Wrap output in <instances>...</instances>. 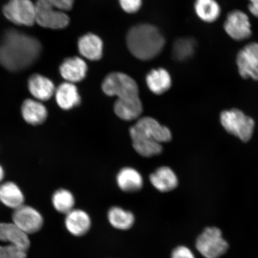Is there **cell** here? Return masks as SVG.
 Returning a JSON list of instances; mask_svg holds the SVG:
<instances>
[{
	"label": "cell",
	"instance_id": "484cf974",
	"mask_svg": "<svg viewBox=\"0 0 258 258\" xmlns=\"http://www.w3.org/2000/svg\"><path fill=\"white\" fill-rule=\"evenodd\" d=\"M108 220L114 228L127 230L133 227L135 219L134 215L131 211L114 206L108 211Z\"/></svg>",
	"mask_w": 258,
	"mask_h": 258
},
{
	"label": "cell",
	"instance_id": "ac0fdd59",
	"mask_svg": "<svg viewBox=\"0 0 258 258\" xmlns=\"http://www.w3.org/2000/svg\"><path fill=\"white\" fill-rule=\"evenodd\" d=\"M28 87L31 95L40 102L48 101L56 90L52 81L38 74H33L29 78Z\"/></svg>",
	"mask_w": 258,
	"mask_h": 258
},
{
	"label": "cell",
	"instance_id": "d6986e66",
	"mask_svg": "<svg viewBox=\"0 0 258 258\" xmlns=\"http://www.w3.org/2000/svg\"><path fill=\"white\" fill-rule=\"evenodd\" d=\"M150 181L157 191L168 192L178 186L179 180L174 171L167 166H161L150 175Z\"/></svg>",
	"mask_w": 258,
	"mask_h": 258
},
{
	"label": "cell",
	"instance_id": "7402d4cb",
	"mask_svg": "<svg viewBox=\"0 0 258 258\" xmlns=\"http://www.w3.org/2000/svg\"><path fill=\"white\" fill-rule=\"evenodd\" d=\"M194 11L199 20L208 24L218 21L222 12L221 6L217 0H195Z\"/></svg>",
	"mask_w": 258,
	"mask_h": 258
},
{
	"label": "cell",
	"instance_id": "cb8c5ba5",
	"mask_svg": "<svg viewBox=\"0 0 258 258\" xmlns=\"http://www.w3.org/2000/svg\"><path fill=\"white\" fill-rule=\"evenodd\" d=\"M79 52L90 60L101 59L103 54V42L98 35L89 33L84 35L78 41Z\"/></svg>",
	"mask_w": 258,
	"mask_h": 258
},
{
	"label": "cell",
	"instance_id": "7a4b0ae2",
	"mask_svg": "<svg viewBox=\"0 0 258 258\" xmlns=\"http://www.w3.org/2000/svg\"><path fill=\"white\" fill-rule=\"evenodd\" d=\"M128 50L142 60L153 59L163 50L165 40L159 29L150 24H139L128 31L126 37Z\"/></svg>",
	"mask_w": 258,
	"mask_h": 258
},
{
	"label": "cell",
	"instance_id": "1f68e13d",
	"mask_svg": "<svg viewBox=\"0 0 258 258\" xmlns=\"http://www.w3.org/2000/svg\"><path fill=\"white\" fill-rule=\"evenodd\" d=\"M172 258H196L189 248L180 246L175 248L172 253Z\"/></svg>",
	"mask_w": 258,
	"mask_h": 258
},
{
	"label": "cell",
	"instance_id": "277c9868",
	"mask_svg": "<svg viewBox=\"0 0 258 258\" xmlns=\"http://www.w3.org/2000/svg\"><path fill=\"white\" fill-rule=\"evenodd\" d=\"M102 91L118 99L139 96V88L135 81L127 74L112 73L106 76L102 84Z\"/></svg>",
	"mask_w": 258,
	"mask_h": 258
},
{
	"label": "cell",
	"instance_id": "ffe728a7",
	"mask_svg": "<svg viewBox=\"0 0 258 258\" xmlns=\"http://www.w3.org/2000/svg\"><path fill=\"white\" fill-rule=\"evenodd\" d=\"M56 102L60 109L64 111L71 110L81 104L79 90L74 83L64 82L58 87L54 93Z\"/></svg>",
	"mask_w": 258,
	"mask_h": 258
},
{
	"label": "cell",
	"instance_id": "f546056e",
	"mask_svg": "<svg viewBox=\"0 0 258 258\" xmlns=\"http://www.w3.org/2000/svg\"><path fill=\"white\" fill-rule=\"evenodd\" d=\"M57 11L66 12L73 8L74 0H41Z\"/></svg>",
	"mask_w": 258,
	"mask_h": 258
},
{
	"label": "cell",
	"instance_id": "44dd1931",
	"mask_svg": "<svg viewBox=\"0 0 258 258\" xmlns=\"http://www.w3.org/2000/svg\"><path fill=\"white\" fill-rule=\"evenodd\" d=\"M116 181L122 191L134 193L143 188L144 179L140 172L131 167H125L119 171Z\"/></svg>",
	"mask_w": 258,
	"mask_h": 258
},
{
	"label": "cell",
	"instance_id": "83f0119b",
	"mask_svg": "<svg viewBox=\"0 0 258 258\" xmlns=\"http://www.w3.org/2000/svg\"><path fill=\"white\" fill-rule=\"evenodd\" d=\"M196 43L191 38H181L173 44V57L177 61H184L191 57L195 53Z\"/></svg>",
	"mask_w": 258,
	"mask_h": 258
},
{
	"label": "cell",
	"instance_id": "8fae6325",
	"mask_svg": "<svg viewBox=\"0 0 258 258\" xmlns=\"http://www.w3.org/2000/svg\"><path fill=\"white\" fill-rule=\"evenodd\" d=\"M134 126L145 136L160 144L169 143L172 140V135L170 129L153 117H141Z\"/></svg>",
	"mask_w": 258,
	"mask_h": 258
},
{
	"label": "cell",
	"instance_id": "8992f818",
	"mask_svg": "<svg viewBox=\"0 0 258 258\" xmlns=\"http://www.w3.org/2000/svg\"><path fill=\"white\" fill-rule=\"evenodd\" d=\"M196 247L205 258H219L227 251L228 244L219 228L208 227L199 235Z\"/></svg>",
	"mask_w": 258,
	"mask_h": 258
},
{
	"label": "cell",
	"instance_id": "3957f363",
	"mask_svg": "<svg viewBox=\"0 0 258 258\" xmlns=\"http://www.w3.org/2000/svg\"><path fill=\"white\" fill-rule=\"evenodd\" d=\"M220 120L228 133L239 138L243 143H247L252 137L254 121L240 109L233 108L222 111Z\"/></svg>",
	"mask_w": 258,
	"mask_h": 258
},
{
	"label": "cell",
	"instance_id": "d4e9b609",
	"mask_svg": "<svg viewBox=\"0 0 258 258\" xmlns=\"http://www.w3.org/2000/svg\"><path fill=\"white\" fill-rule=\"evenodd\" d=\"M148 88L154 94L160 95L168 91L172 86L170 74L164 69L153 70L146 77Z\"/></svg>",
	"mask_w": 258,
	"mask_h": 258
},
{
	"label": "cell",
	"instance_id": "30bf717a",
	"mask_svg": "<svg viewBox=\"0 0 258 258\" xmlns=\"http://www.w3.org/2000/svg\"><path fill=\"white\" fill-rule=\"evenodd\" d=\"M35 5L36 9L35 22L41 27L59 30L69 24L70 18L64 12L50 7L41 0H37Z\"/></svg>",
	"mask_w": 258,
	"mask_h": 258
},
{
	"label": "cell",
	"instance_id": "9c48e42d",
	"mask_svg": "<svg viewBox=\"0 0 258 258\" xmlns=\"http://www.w3.org/2000/svg\"><path fill=\"white\" fill-rule=\"evenodd\" d=\"M12 222L28 235L37 233L44 225L43 215L32 206L24 205L14 210Z\"/></svg>",
	"mask_w": 258,
	"mask_h": 258
},
{
	"label": "cell",
	"instance_id": "d6a6232c",
	"mask_svg": "<svg viewBox=\"0 0 258 258\" xmlns=\"http://www.w3.org/2000/svg\"><path fill=\"white\" fill-rule=\"evenodd\" d=\"M247 10L249 14L258 19V0H248Z\"/></svg>",
	"mask_w": 258,
	"mask_h": 258
},
{
	"label": "cell",
	"instance_id": "e0dca14e",
	"mask_svg": "<svg viewBox=\"0 0 258 258\" xmlns=\"http://www.w3.org/2000/svg\"><path fill=\"white\" fill-rule=\"evenodd\" d=\"M0 241L27 251L31 245L29 235L13 222H0Z\"/></svg>",
	"mask_w": 258,
	"mask_h": 258
},
{
	"label": "cell",
	"instance_id": "5b68a950",
	"mask_svg": "<svg viewBox=\"0 0 258 258\" xmlns=\"http://www.w3.org/2000/svg\"><path fill=\"white\" fill-rule=\"evenodd\" d=\"M225 34L237 42L249 40L252 35V26L249 15L240 9L228 13L223 24Z\"/></svg>",
	"mask_w": 258,
	"mask_h": 258
},
{
	"label": "cell",
	"instance_id": "836d02e7",
	"mask_svg": "<svg viewBox=\"0 0 258 258\" xmlns=\"http://www.w3.org/2000/svg\"><path fill=\"white\" fill-rule=\"evenodd\" d=\"M5 177V171L3 167L0 164V184L3 182V180H4Z\"/></svg>",
	"mask_w": 258,
	"mask_h": 258
},
{
	"label": "cell",
	"instance_id": "52a82bcc",
	"mask_svg": "<svg viewBox=\"0 0 258 258\" xmlns=\"http://www.w3.org/2000/svg\"><path fill=\"white\" fill-rule=\"evenodd\" d=\"M3 14L13 23L31 27L36 19V9L31 0H9L3 9Z\"/></svg>",
	"mask_w": 258,
	"mask_h": 258
},
{
	"label": "cell",
	"instance_id": "6da1fadb",
	"mask_svg": "<svg viewBox=\"0 0 258 258\" xmlns=\"http://www.w3.org/2000/svg\"><path fill=\"white\" fill-rule=\"evenodd\" d=\"M41 45L37 38L9 30L0 42V64L12 72L28 69L39 57Z\"/></svg>",
	"mask_w": 258,
	"mask_h": 258
},
{
	"label": "cell",
	"instance_id": "7c38bea8",
	"mask_svg": "<svg viewBox=\"0 0 258 258\" xmlns=\"http://www.w3.org/2000/svg\"><path fill=\"white\" fill-rule=\"evenodd\" d=\"M129 134L134 149L141 156L150 158L158 156L162 153V144L145 136L134 125L129 128Z\"/></svg>",
	"mask_w": 258,
	"mask_h": 258
},
{
	"label": "cell",
	"instance_id": "5bb4252c",
	"mask_svg": "<svg viewBox=\"0 0 258 258\" xmlns=\"http://www.w3.org/2000/svg\"><path fill=\"white\" fill-rule=\"evenodd\" d=\"M66 215L64 226L71 234L81 237L88 233L92 221L88 213L82 209H74Z\"/></svg>",
	"mask_w": 258,
	"mask_h": 258
},
{
	"label": "cell",
	"instance_id": "ba28073f",
	"mask_svg": "<svg viewBox=\"0 0 258 258\" xmlns=\"http://www.w3.org/2000/svg\"><path fill=\"white\" fill-rule=\"evenodd\" d=\"M238 74L242 79L258 82V43L249 42L238 51L235 59Z\"/></svg>",
	"mask_w": 258,
	"mask_h": 258
},
{
	"label": "cell",
	"instance_id": "4fadbf2b",
	"mask_svg": "<svg viewBox=\"0 0 258 258\" xmlns=\"http://www.w3.org/2000/svg\"><path fill=\"white\" fill-rule=\"evenodd\" d=\"M21 111L22 118L32 126L43 124L47 120V108L43 103L36 99H25L22 103Z\"/></svg>",
	"mask_w": 258,
	"mask_h": 258
},
{
	"label": "cell",
	"instance_id": "2e32d148",
	"mask_svg": "<svg viewBox=\"0 0 258 258\" xmlns=\"http://www.w3.org/2000/svg\"><path fill=\"white\" fill-rule=\"evenodd\" d=\"M143 105L140 96L116 100L114 111L121 120L131 121L138 120L143 114Z\"/></svg>",
	"mask_w": 258,
	"mask_h": 258
},
{
	"label": "cell",
	"instance_id": "4dcf8cb0",
	"mask_svg": "<svg viewBox=\"0 0 258 258\" xmlns=\"http://www.w3.org/2000/svg\"><path fill=\"white\" fill-rule=\"evenodd\" d=\"M121 8L128 14H135L140 11L142 0H119Z\"/></svg>",
	"mask_w": 258,
	"mask_h": 258
},
{
	"label": "cell",
	"instance_id": "9a60e30c",
	"mask_svg": "<svg viewBox=\"0 0 258 258\" xmlns=\"http://www.w3.org/2000/svg\"><path fill=\"white\" fill-rule=\"evenodd\" d=\"M88 66L82 58L71 57L64 59L59 67L61 76L67 82L75 83L85 78Z\"/></svg>",
	"mask_w": 258,
	"mask_h": 258
},
{
	"label": "cell",
	"instance_id": "f1b7e54d",
	"mask_svg": "<svg viewBox=\"0 0 258 258\" xmlns=\"http://www.w3.org/2000/svg\"><path fill=\"white\" fill-rule=\"evenodd\" d=\"M27 251L12 244L0 245V258H27Z\"/></svg>",
	"mask_w": 258,
	"mask_h": 258
},
{
	"label": "cell",
	"instance_id": "4316f807",
	"mask_svg": "<svg viewBox=\"0 0 258 258\" xmlns=\"http://www.w3.org/2000/svg\"><path fill=\"white\" fill-rule=\"evenodd\" d=\"M51 203L57 212L67 215L74 209L76 199L70 190L59 188L53 192L51 197Z\"/></svg>",
	"mask_w": 258,
	"mask_h": 258
},
{
	"label": "cell",
	"instance_id": "603a6c76",
	"mask_svg": "<svg viewBox=\"0 0 258 258\" xmlns=\"http://www.w3.org/2000/svg\"><path fill=\"white\" fill-rule=\"evenodd\" d=\"M25 195L20 187L13 181L0 184V202L6 207L15 210L24 205Z\"/></svg>",
	"mask_w": 258,
	"mask_h": 258
}]
</instances>
